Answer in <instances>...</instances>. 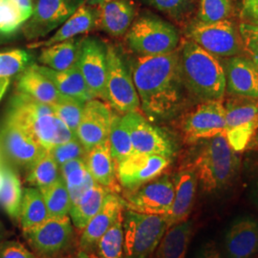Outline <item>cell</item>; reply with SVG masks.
<instances>
[{
	"label": "cell",
	"instance_id": "e575fe53",
	"mask_svg": "<svg viewBox=\"0 0 258 258\" xmlns=\"http://www.w3.org/2000/svg\"><path fill=\"white\" fill-rule=\"evenodd\" d=\"M46 204L50 217H62L68 215L72 207L70 194L60 176L54 184L39 189Z\"/></svg>",
	"mask_w": 258,
	"mask_h": 258
},
{
	"label": "cell",
	"instance_id": "7402d4cb",
	"mask_svg": "<svg viewBox=\"0 0 258 258\" xmlns=\"http://www.w3.org/2000/svg\"><path fill=\"white\" fill-rule=\"evenodd\" d=\"M123 200L116 194L106 195L101 210L83 229L81 245L84 249L93 248L107 231L117 217L123 212Z\"/></svg>",
	"mask_w": 258,
	"mask_h": 258
},
{
	"label": "cell",
	"instance_id": "7dc6e473",
	"mask_svg": "<svg viewBox=\"0 0 258 258\" xmlns=\"http://www.w3.org/2000/svg\"><path fill=\"white\" fill-rule=\"evenodd\" d=\"M194 258H224V255L216 242L208 241L199 248Z\"/></svg>",
	"mask_w": 258,
	"mask_h": 258
},
{
	"label": "cell",
	"instance_id": "ffe728a7",
	"mask_svg": "<svg viewBox=\"0 0 258 258\" xmlns=\"http://www.w3.org/2000/svg\"><path fill=\"white\" fill-rule=\"evenodd\" d=\"M223 67L228 92L232 96L258 98V72L249 58L231 56Z\"/></svg>",
	"mask_w": 258,
	"mask_h": 258
},
{
	"label": "cell",
	"instance_id": "60d3db41",
	"mask_svg": "<svg viewBox=\"0 0 258 258\" xmlns=\"http://www.w3.org/2000/svg\"><path fill=\"white\" fill-rule=\"evenodd\" d=\"M257 129L258 114L249 121L227 130L225 135L231 148L235 152H240L247 148L250 139L255 134Z\"/></svg>",
	"mask_w": 258,
	"mask_h": 258
},
{
	"label": "cell",
	"instance_id": "e0dca14e",
	"mask_svg": "<svg viewBox=\"0 0 258 258\" xmlns=\"http://www.w3.org/2000/svg\"><path fill=\"white\" fill-rule=\"evenodd\" d=\"M228 258H252L258 253V222L244 215L231 222L224 240Z\"/></svg>",
	"mask_w": 258,
	"mask_h": 258
},
{
	"label": "cell",
	"instance_id": "d6a6232c",
	"mask_svg": "<svg viewBox=\"0 0 258 258\" xmlns=\"http://www.w3.org/2000/svg\"><path fill=\"white\" fill-rule=\"evenodd\" d=\"M224 105L226 131L249 121L258 114V98L233 96Z\"/></svg>",
	"mask_w": 258,
	"mask_h": 258
},
{
	"label": "cell",
	"instance_id": "f6af8a7d",
	"mask_svg": "<svg viewBox=\"0 0 258 258\" xmlns=\"http://www.w3.org/2000/svg\"><path fill=\"white\" fill-rule=\"evenodd\" d=\"M0 258H36L22 244L9 241L0 245Z\"/></svg>",
	"mask_w": 258,
	"mask_h": 258
},
{
	"label": "cell",
	"instance_id": "816d5d0a",
	"mask_svg": "<svg viewBox=\"0 0 258 258\" xmlns=\"http://www.w3.org/2000/svg\"><path fill=\"white\" fill-rule=\"evenodd\" d=\"M9 78H0V101L9 87Z\"/></svg>",
	"mask_w": 258,
	"mask_h": 258
},
{
	"label": "cell",
	"instance_id": "484cf974",
	"mask_svg": "<svg viewBox=\"0 0 258 258\" xmlns=\"http://www.w3.org/2000/svg\"><path fill=\"white\" fill-rule=\"evenodd\" d=\"M85 164L96 183L110 189L116 181V165L108 140L86 152Z\"/></svg>",
	"mask_w": 258,
	"mask_h": 258
},
{
	"label": "cell",
	"instance_id": "1f68e13d",
	"mask_svg": "<svg viewBox=\"0 0 258 258\" xmlns=\"http://www.w3.org/2000/svg\"><path fill=\"white\" fill-rule=\"evenodd\" d=\"M4 180L0 189V206L14 220L19 219L22 203V187L18 175L10 168L3 169Z\"/></svg>",
	"mask_w": 258,
	"mask_h": 258
},
{
	"label": "cell",
	"instance_id": "f1b7e54d",
	"mask_svg": "<svg viewBox=\"0 0 258 258\" xmlns=\"http://www.w3.org/2000/svg\"><path fill=\"white\" fill-rule=\"evenodd\" d=\"M109 192V188L95 183L77 203L72 205L69 214L76 228L79 230L85 228L88 222L101 210Z\"/></svg>",
	"mask_w": 258,
	"mask_h": 258
},
{
	"label": "cell",
	"instance_id": "c3c4849f",
	"mask_svg": "<svg viewBox=\"0 0 258 258\" xmlns=\"http://www.w3.org/2000/svg\"><path fill=\"white\" fill-rule=\"evenodd\" d=\"M242 49L258 72V39H242Z\"/></svg>",
	"mask_w": 258,
	"mask_h": 258
},
{
	"label": "cell",
	"instance_id": "5b68a950",
	"mask_svg": "<svg viewBox=\"0 0 258 258\" xmlns=\"http://www.w3.org/2000/svg\"><path fill=\"white\" fill-rule=\"evenodd\" d=\"M123 217V256L148 258L156 249L167 230L163 215L126 210Z\"/></svg>",
	"mask_w": 258,
	"mask_h": 258
},
{
	"label": "cell",
	"instance_id": "681fc988",
	"mask_svg": "<svg viewBox=\"0 0 258 258\" xmlns=\"http://www.w3.org/2000/svg\"><path fill=\"white\" fill-rule=\"evenodd\" d=\"M238 31L241 39H258V23L242 22Z\"/></svg>",
	"mask_w": 258,
	"mask_h": 258
},
{
	"label": "cell",
	"instance_id": "2e32d148",
	"mask_svg": "<svg viewBox=\"0 0 258 258\" xmlns=\"http://www.w3.org/2000/svg\"><path fill=\"white\" fill-rule=\"evenodd\" d=\"M28 241L37 251L51 255L64 249L72 237L73 229L68 215L49 217L35 228L23 231Z\"/></svg>",
	"mask_w": 258,
	"mask_h": 258
},
{
	"label": "cell",
	"instance_id": "ba28073f",
	"mask_svg": "<svg viewBox=\"0 0 258 258\" xmlns=\"http://www.w3.org/2000/svg\"><path fill=\"white\" fill-rule=\"evenodd\" d=\"M188 37L216 57L234 56L242 49L239 31L229 19L212 23L197 20L188 28Z\"/></svg>",
	"mask_w": 258,
	"mask_h": 258
},
{
	"label": "cell",
	"instance_id": "4316f807",
	"mask_svg": "<svg viewBox=\"0 0 258 258\" xmlns=\"http://www.w3.org/2000/svg\"><path fill=\"white\" fill-rule=\"evenodd\" d=\"M194 229V222L189 220L167 228L155 249V258H185Z\"/></svg>",
	"mask_w": 258,
	"mask_h": 258
},
{
	"label": "cell",
	"instance_id": "b9f144b4",
	"mask_svg": "<svg viewBox=\"0 0 258 258\" xmlns=\"http://www.w3.org/2000/svg\"><path fill=\"white\" fill-rule=\"evenodd\" d=\"M27 19L21 11L11 1L4 0L0 5V33L11 34Z\"/></svg>",
	"mask_w": 258,
	"mask_h": 258
},
{
	"label": "cell",
	"instance_id": "d590c367",
	"mask_svg": "<svg viewBox=\"0 0 258 258\" xmlns=\"http://www.w3.org/2000/svg\"><path fill=\"white\" fill-rule=\"evenodd\" d=\"M59 177V166L51 153L45 151L30 166L27 180L30 184L40 189L54 184Z\"/></svg>",
	"mask_w": 258,
	"mask_h": 258
},
{
	"label": "cell",
	"instance_id": "3957f363",
	"mask_svg": "<svg viewBox=\"0 0 258 258\" xmlns=\"http://www.w3.org/2000/svg\"><path fill=\"white\" fill-rule=\"evenodd\" d=\"M20 124L47 151L77 138L54 112L52 105L38 102L24 93L15 95L8 118Z\"/></svg>",
	"mask_w": 258,
	"mask_h": 258
},
{
	"label": "cell",
	"instance_id": "11a10c76",
	"mask_svg": "<svg viewBox=\"0 0 258 258\" xmlns=\"http://www.w3.org/2000/svg\"><path fill=\"white\" fill-rule=\"evenodd\" d=\"M67 258H89L88 257V255L85 253V252H80L77 256H75V257H67Z\"/></svg>",
	"mask_w": 258,
	"mask_h": 258
},
{
	"label": "cell",
	"instance_id": "db71d44e",
	"mask_svg": "<svg viewBox=\"0 0 258 258\" xmlns=\"http://www.w3.org/2000/svg\"><path fill=\"white\" fill-rule=\"evenodd\" d=\"M3 180H4V172H3V169H0V189L3 184Z\"/></svg>",
	"mask_w": 258,
	"mask_h": 258
},
{
	"label": "cell",
	"instance_id": "8d00e7d4",
	"mask_svg": "<svg viewBox=\"0 0 258 258\" xmlns=\"http://www.w3.org/2000/svg\"><path fill=\"white\" fill-rule=\"evenodd\" d=\"M122 212L97 243L98 253L101 258H123Z\"/></svg>",
	"mask_w": 258,
	"mask_h": 258
},
{
	"label": "cell",
	"instance_id": "ee69618b",
	"mask_svg": "<svg viewBox=\"0 0 258 258\" xmlns=\"http://www.w3.org/2000/svg\"><path fill=\"white\" fill-rule=\"evenodd\" d=\"M149 5L174 19H181L191 8V0H146Z\"/></svg>",
	"mask_w": 258,
	"mask_h": 258
},
{
	"label": "cell",
	"instance_id": "44dd1931",
	"mask_svg": "<svg viewBox=\"0 0 258 258\" xmlns=\"http://www.w3.org/2000/svg\"><path fill=\"white\" fill-rule=\"evenodd\" d=\"M174 199L169 212L165 216L167 228L187 220L194 208L198 179L192 167L180 170L173 178Z\"/></svg>",
	"mask_w": 258,
	"mask_h": 258
},
{
	"label": "cell",
	"instance_id": "f546056e",
	"mask_svg": "<svg viewBox=\"0 0 258 258\" xmlns=\"http://www.w3.org/2000/svg\"><path fill=\"white\" fill-rule=\"evenodd\" d=\"M60 174L70 194L72 205L77 203L96 183L88 171L84 158L75 159L60 166Z\"/></svg>",
	"mask_w": 258,
	"mask_h": 258
},
{
	"label": "cell",
	"instance_id": "9f6ffc18",
	"mask_svg": "<svg viewBox=\"0 0 258 258\" xmlns=\"http://www.w3.org/2000/svg\"><path fill=\"white\" fill-rule=\"evenodd\" d=\"M3 2H4V0H0V5H1Z\"/></svg>",
	"mask_w": 258,
	"mask_h": 258
},
{
	"label": "cell",
	"instance_id": "7bdbcfd3",
	"mask_svg": "<svg viewBox=\"0 0 258 258\" xmlns=\"http://www.w3.org/2000/svg\"><path fill=\"white\" fill-rule=\"evenodd\" d=\"M49 152L55 159L56 164L60 166L75 159L85 158L87 151L83 148V145L78 138H75L62 145L56 146L51 150H49Z\"/></svg>",
	"mask_w": 258,
	"mask_h": 258
},
{
	"label": "cell",
	"instance_id": "6da1fadb",
	"mask_svg": "<svg viewBox=\"0 0 258 258\" xmlns=\"http://www.w3.org/2000/svg\"><path fill=\"white\" fill-rule=\"evenodd\" d=\"M130 67L141 108L148 119L157 121L173 116L181 106L184 87L180 51L139 55Z\"/></svg>",
	"mask_w": 258,
	"mask_h": 258
},
{
	"label": "cell",
	"instance_id": "83f0119b",
	"mask_svg": "<svg viewBox=\"0 0 258 258\" xmlns=\"http://www.w3.org/2000/svg\"><path fill=\"white\" fill-rule=\"evenodd\" d=\"M83 40V39H82ZM82 40L71 38L51 46L42 48L39 61L55 71H64L79 60Z\"/></svg>",
	"mask_w": 258,
	"mask_h": 258
},
{
	"label": "cell",
	"instance_id": "74e56055",
	"mask_svg": "<svg viewBox=\"0 0 258 258\" xmlns=\"http://www.w3.org/2000/svg\"><path fill=\"white\" fill-rule=\"evenodd\" d=\"M84 104L85 102L62 96L60 101L53 104L52 107L55 115L76 134L83 117Z\"/></svg>",
	"mask_w": 258,
	"mask_h": 258
},
{
	"label": "cell",
	"instance_id": "bcb514c9",
	"mask_svg": "<svg viewBox=\"0 0 258 258\" xmlns=\"http://www.w3.org/2000/svg\"><path fill=\"white\" fill-rule=\"evenodd\" d=\"M240 17L243 22L258 23V0H241Z\"/></svg>",
	"mask_w": 258,
	"mask_h": 258
},
{
	"label": "cell",
	"instance_id": "836d02e7",
	"mask_svg": "<svg viewBox=\"0 0 258 258\" xmlns=\"http://www.w3.org/2000/svg\"><path fill=\"white\" fill-rule=\"evenodd\" d=\"M111 154L115 161V165L119 164L127 157L135 153L131 143L128 129L124 124L120 115L114 113L108 135Z\"/></svg>",
	"mask_w": 258,
	"mask_h": 258
},
{
	"label": "cell",
	"instance_id": "f5cc1de1",
	"mask_svg": "<svg viewBox=\"0 0 258 258\" xmlns=\"http://www.w3.org/2000/svg\"><path fill=\"white\" fill-rule=\"evenodd\" d=\"M110 0H85V3L88 4L89 6H95V5H99L101 3H104Z\"/></svg>",
	"mask_w": 258,
	"mask_h": 258
},
{
	"label": "cell",
	"instance_id": "8992f818",
	"mask_svg": "<svg viewBox=\"0 0 258 258\" xmlns=\"http://www.w3.org/2000/svg\"><path fill=\"white\" fill-rule=\"evenodd\" d=\"M125 39L129 48L140 56L169 54L177 50L180 40L173 25L151 15L135 20Z\"/></svg>",
	"mask_w": 258,
	"mask_h": 258
},
{
	"label": "cell",
	"instance_id": "9c48e42d",
	"mask_svg": "<svg viewBox=\"0 0 258 258\" xmlns=\"http://www.w3.org/2000/svg\"><path fill=\"white\" fill-rule=\"evenodd\" d=\"M174 199V184L167 175L143 184L125 194L123 206L134 212L166 216Z\"/></svg>",
	"mask_w": 258,
	"mask_h": 258
},
{
	"label": "cell",
	"instance_id": "ac0fdd59",
	"mask_svg": "<svg viewBox=\"0 0 258 258\" xmlns=\"http://www.w3.org/2000/svg\"><path fill=\"white\" fill-rule=\"evenodd\" d=\"M3 140L10 158L22 166H31L47 151L27 129L9 119L3 131Z\"/></svg>",
	"mask_w": 258,
	"mask_h": 258
},
{
	"label": "cell",
	"instance_id": "8fae6325",
	"mask_svg": "<svg viewBox=\"0 0 258 258\" xmlns=\"http://www.w3.org/2000/svg\"><path fill=\"white\" fill-rule=\"evenodd\" d=\"M121 118L128 129L135 153L161 155L170 159L174 155L175 148L171 139L139 112L123 114Z\"/></svg>",
	"mask_w": 258,
	"mask_h": 258
},
{
	"label": "cell",
	"instance_id": "d4e9b609",
	"mask_svg": "<svg viewBox=\"0 0 258 258\" xmlns=\"http://www.w3.org/2000/svg\"><path fill=\"white\" fill-rule=\"evenodd\" d=\"M95 27V10H93L85 2L79 7V9L65 21L55 34L46 40L35 42L31 48L48 47L65 40L74 38L79 35L88 33Z\"/></svg>",
	"mask_w": 258,
	"mask_h": 258
},
{
	"label": "cell",
	"instance_id": "f907efd6",
	"mask_svg": "<svg viewBox=\"0 0 258 258\" xmlns=\"http://www.w3.org/2000/svg\"><path fill=\"white\" fill-rule=\"evenodd\" d=\"M250 197L258 211V173L257 175H255L253 178L250 185Z\"/></svg>",
	"mask_w": 258,
	"mask_h": 258
},
{
	"label": "cell",
	"instance_id": "cb8c5ba5",
	"mask_svg": "<svg viewBox=\"0 0 258 258\" xmlns=\"http://www.w3.org/2000/svg\"><path fill=\"white\" fill-rule=\"evenodd\" d=\"M18 89L19 92L50 105L59 102L62 98L55 84L40 71L37 64L28 66L19 75Z\"/></svg>",
	"mask_w": 258,
	"mask_h": 258
},
{
	"label": "cell",
	"instance_id": "52a82bcc",
	"mask_svg": "<svg viewBox=\"0 0 258 258\" xmlns=\"http://www.w3.org/2000/svg\"><path fill=\"white\" fill-rule=\"evenodd\" d=\"M107 75L104 101L120 114L139 112L140 99L131 72L122 55L112 45H107Z\"/></svg>",
	"mask_w": 258,
	"mask_h": 258
},
{
	"label": "cell",
	"instance_id": "7a4b0ae2",
	"mask_svg": "<svg viewBox=\"0 0 258 258\" xmlns=\"http://www.w3.org/2000/svg\"><path fill=\"white\" fill-rule=\"evenodd\" d=\"M180 64L184 87L201 102L222 100L226 93L223 65L192 40H185L180 50Z\"/></svg>",
	"mask_w": 258,
	"mask_h": 258
},
{
	"label": "cell",
	"instance_id": "4dcf8cb0",
	"mask_svg": "<svg viewBox=\"0 0 258 258\" xmlns=\"http://www.w3.org/2000/svg\"><path fill=\"white\" fill-rule=\"evenodd\" d=\"M50 217L43 196L38 188H25L19 219L23 231L35 228Z\"/></svg>",
	"mask_w": 258,
	"mask_h": 258
},
{
	"label": "cell",
	"instance_id": "7c38bea8",
	"mask_svg": "<svg viewBox=\"0 0 258 258\" xmlns=\"http://www.w3.org/2000/svg\"><path fill=\"white\" fill-rule=\"evenodd\" d=\"M169 164L167 157L134 153L116 165V176L120 184L131 191L158 178Z\"/></svg>",
	"mask_w": 258,
	"mask_h": 258
},
{
	"label": "cell",
	"instance_id": "603a6c76",
	"mask_svg": "<svg viewBox=\"0 0 258 258\" xmlns=\"http://www.w3.org/2000/svg\"><path fill=\"white\" fill-rule=\"evenodd\" d=\"M38 67L40 71L55 84L61 96L83 102L94 99L92 93L90 92L83 79L78 62L64 71H55L43 65H38Z\"/></svg>",
	"mask_w": 258,
	"mask_h": 258
},
{
	"label": "cell",
	"instance_id": "277c9868",
	"mask_svg": "<svg viewBox=\"0 0 258 258\" xmlns=\"http://www.w3.org/2000/svg\"><path fill=\"white\" fill-rule=\"evenodd\" d=\"M204 142L191 167L204 192L218 194L235 180L239 171V158L225 133Z\"/></svg>",
	"mask_w": 258,
	"mask_h": 258
},
{
	"label": "cell",
	"instance_id": "5bb4252c",
	"mask_svg": "<svg viewBox=\"0 0 258 258\" xmlns=\"http://www.w3.org/2000/svg\"><path fill=\"white\" fill-rule=\"evenodd\" d=\"M85 0H37L33 15L25 25L29 38L43 37L62 25Z\"/></svg>",
	"mask_w": 258,
	"mask_h": 258
},
{
	"label": "cell",
	"instance_id": "4fadbf2b",
	"mask_svg": "<svg viewBox=\"0 0 258 258\" xmlns=\"http://www.w3.org/2000/svg\"><path fill=\"white\" fill-rule=\"evenodd\" d=\"M78 64L93 97L104 100L107 75V48L102 40L95 37L83 38Z\"/></svg>",
	"mask_w": 258,
	"mask_h": 258
},
{
	"label": "cell",
	"instance_id": "9a60e30c",
	"mask_svg": "<svg viewBox=\"0 0 258 258\" xmlns=\"http://www.w3.org/2000/svg\"><path fill=\"white\" fill-rule=\"evenodd\" d=\"M113 115L108 103L96 99L85 102L76 136L86 151L108 140Z\"/></svg>",
	"mask_w": 258,
	"mask_h": 258
},
{
	"label": "cell",
	"instance_id": "30bf717a",
	"mask_svg": "<svg viewBox=\"0 0 258 258\" xmlns=\"http://www.w3.org/2000/svg\"><path fill=\"white\" fill-rule=\"evenodd\" d=\"M184 138L196 143L226 133V109L222 100L202 102L182 122Z\"/></svg>",
	"mask_w": 258,
	"mask_h": 258
},
{
	"label": "cell",
	"instance_id": "ab89813d",
	"mask_svg": "<svg viewBox=\"0 0 258 258\" xmlns=\"http://www.w3.org/2000/svg\"><path fill=\"white\" fill-rule=\"evenodd\" d=\"M31 59L30 54L20 49L0 53V78H9L22 72Z\"/></svg>",
	"mask_w": 258,
	"mask_h": 258
},
{
	"label": "cell",
	"instance_id": "f35d334b",
	"mask_svg": "<svg viewBox=\"0 0 258 258\" xmlns=\"http://www.w3.org/2000/svg\"><path fill=\"white\" fill-rule=\"evenodd\" d=\"M232 13V0H201L198 20L212 23L228 19Z\"/></svg>",
	"mask_w": 258,
	"mask_h": 258
},
{
	"label": "cell",
	"instance_id": "d6986e66",
	"mask_svg": "<svg viewBox=\"0 0 258 258\" xmlns=\"http://www.w3.org/2000/svg\"><path fill=\"white\" fill-rule=\"evenodd\" d=\"M135 8L129 0H110L97 5L95 27L112 37H121L134 22Z\"/></svg>",
	"mask_w": 258,
	"mask_h": 258
}]
</instances>
